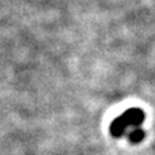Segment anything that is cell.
Instances as JSON below:
<instances>
[{"label":"cell","instance_id":"cell-1","mask_svg":"<svg viewBox=\"0 0 155 155\" xmlns=\"http://www.w3.org/2000/svg\"><path fill=\"white\" fill-rule=\"evenodd\" d=\"M121 117L125 121L128 129L131 131L132 128H139L143 124V121H144V112L142 109H139V107H131L127 112H124L121 114Z\"/></svg>","mask_w":155,"mask_h":155},{"label":"cell","instance_id":"cell-2","mask_svg":"<svg viewBox=\"0 0 155 155\" xmlns=\"http://www.w3.org/2000/svg\"><path fill=\"white\" fill-rule=\"evenodd\" d=\"M128 131H129L128 127H127V124L124 123L121 116H118L117 118H114L113 123L110 124V134H112V136H114V137L124 136V135L128 134Z\"/></svg>","mask_w":155,"mask_h":155},{"label":"cell","instance_id":"cell-3","mask_svg":"<svg viewBox=\"0 0 155 155\" xmlns=\"http://www.w3.org/2000/svg\"><path fill=\"white\" fill-rule=\"evenodd\" d=\"M144 136H146V134H144V131H143L140 127H139V128H132L131 131L127 134V137H128L129 142L134 143V144L140 143L143 139H144Z\"/></svg>","mask_w":155,"mask_h":155}]
</instances>
